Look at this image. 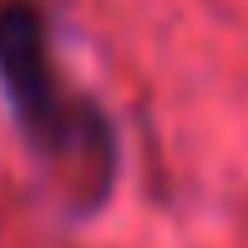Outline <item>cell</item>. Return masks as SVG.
<instances>
[{
    "instance_id": "obj_1",
    "label": "cell",
    "mask_w": 248,
    "mask_h": 248,
    "mask_svg": "<svg viewBox=\"0 0 248 248\" xmlns=\"http://www.w3.org/2000/svg\"><path fill=\"white\" fill-rule=\"evenodd\" d=\"M0 92L26 147L51 172L71 213H96L117 187V127L96 96L66 81L51 20L36 0H0Z\"/></svg>"
}]
</instances>
